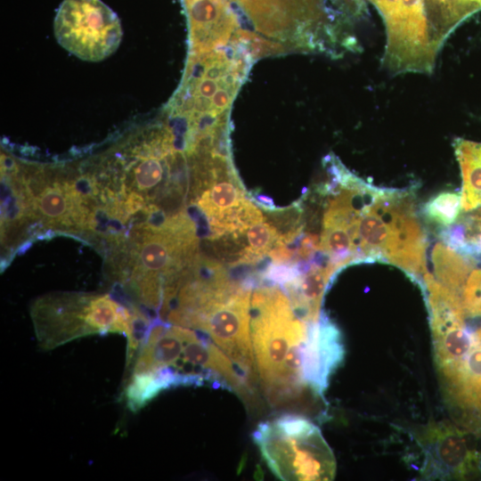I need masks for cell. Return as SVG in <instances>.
Wrapping results in <instances>:
<instances>
[{"label": "cell", "instance_id": "6da1fadb", "mask_svg": "<svg viewBox=\"0 0 481 481\" xmlns=\"http://www.w3.org/2000/svg\"><path fill=\"white\" fill-rule=\"evenodd\" d=\"M125 385L128 409L141 410L160 392L206 383L248 394L252 388L232 362L206 336L163 320L152 322Z\"/></svg>", "mask_w": 481, "mask_h": 481}, {"label": "cell", "instance_id": "7a4b0ae2", "mask_svg": "<svg viewBox=\"0 0 481 481\" xmlns=\"http://www.w3.org/2000/svg\"><path fill=\"white\" fill-rule=\"evenodd\" d=\"M250 288L232 281L223 267H193L169 300L166 322L201 332L252 387L257 372L250 337Z\"/></svg>", "mask_w": 481, "mask_h": 481}, {"label": "cell", "instance_id": "3957f363", "mask_svg": "<svg viewBox=\"0 0 481 481\" xmlns=\"http://www.w3.org/2000/svg\"><path fill=\"white\" fill-rule=\"evenodd\" d=\"M307 333L308 323L279 287L254 291L250 301L253 354L262 390L273 407L297 405L309 387L304 376Z\"/></svg>", "mask_w": 481, "mask_h": 481}, {"label": "cell", "instance_id": "277c9868", "mask_svg": "<svg viewBox=\"0 0 481 481\" xmlns=\"http://www.w3.org/2000/svg\"><path fill=\"white\" fill-rule=\"evenodd\" d=\"M31 318L39 346L56 348L78 338L119 333L135 350L148 326L147 316L135 306H126L110 294L54 292L31 306Z\"/></svg>", "mask_w": 481, "mask_h": 481}, {"label": "cell", "instance_id": "5b68a950", "mask_svg": "<svg viewBox=\"0 0 481 481\" xmlns=\"http://www.w3.org/2000/svg\"><path fill=\"white\" fill-rule=\"evenodd\" d=\"M359 262H388L420 278L426 272V237L413 197L405 191L376 187L359 216Z\"/></svg>", "mask_w": 481, "mask_h": 481}, {"label": "cell", "instance_id": "8992f818", "mask_svg": "<svg viewBox=\"0 0 481 481\" xmlns=\"http://www.w3.org/2000/svg\"><path fill=\"white\" fill-rule=\"evenodd\" d=\"M263 459L281 480H332L336 462L320 429L306 419L286 414L258 425L253 434Z\"/></svg>", "mask_w": 481, "mask_h": 481}, {"label": "cell", "instance_id": "52a82bcc", "mask_svg": "<svg viewBox=\"0 0 481 481\" xmlns=\"http://www.w3.org/2000/svg\"><path fill=\"white\" fill-rule=\"evenodd\" d=\"M59 44L83 61H99L116 51L122 30L118 16L101 0H63L55 20Z\"/></svg>", "mask_w": 481, "mask_h": 481}, {"label": "cell", "instance_id": "ba28073f", "mask_svg": "<svg viewBox=\"0 0 481 481\" xmlns=\"http://www.w3.org/2000/svg\"><path fill=\"white\" fill-rule=\"evenodd\" d=\"M261 33L293 46L322 52L331 42L321 28L320 0H233Z\"/></svg>", "mask_w": 481, "mask_h": 481}, {"label": "cell", "instance_id": "9c48e42d", "mask_svg": "<svg viewBox=\"0 0 481 481\" xmlns=\"http://www.w3.org/2000/svg\"><path fill=\"white\" fill-rule=\"evenodd\" d=\"M437 370L448 404L481 421V324L453 338Z\"/></svg>", "mask_w": 481, "mask_h": 481}, {"label": "cell", "instance_id": "30bf717a", "mask_svg": "<svg viewBox=\"0 0 481 481\" xmlns=\"http://www.w3.org/2000/svg\"><path fill=\"white\" fill-rule=\"evenodd\" d=\"M424 462L421 469L428 479H465L481 477V456L459 428L434 423L417 434Z\"/></svg>", "mask_w": 481, "mask_h": 481}, {"label": "cell", "instance_id": "8fae6325", "mask_svg": "<svg viewBox=\"0 0 481 481\" xmlns=\"http://www.w3.org/2000/svg\"><path fill=\"white\" fill-rule=\"evenodd\" d=\"M344 355L338 329L322 315L308 323V333L304 348V376L310 389L323 395L328 380L340 364Z\"/></svg>", "mask_w": 481, "mask_h": 481}, {"label": "cell", "instance_id": "7c38bea8", "mask_svg": "<svg viewBox=\"0 0 481 481\" xmlns=\"http://www.w3.org/2000/svg\"><path fill=\"white\" fill-rule=\"evenodd\" d=\"M195 47L200 52L225 46L238 20L224 0H185Z\"/></svg>", "mask_w": 481, "mask_h": 481}, {"label": "cell", "instance_id": "4fadbf2b", "mask_svg": "<svg viewBox=\"0 0 481 481\" xmlns=\"http://www.w3.org/2000/svg\"><path fill=\"white\" fill-rule=\"evenodd\" d=\"M336 270L330 265H313L302 275H296L284 283L286 294L298 315L306 322L320 317L321 302Z\"/></svg>", "mask_w": 481, "mask_h": 481}, {"label": "cell", "instance_id": "5bb4252c", "mask_svg": "<svg viewBox=\"0 0 481 481\" xmlns=\"http://www.w3.org/2000/svg\"><path fill=\"white\" fill-rule=\"evenodd\" d=\"M453 148L462 177V208L472 210L481 206V143L456 138Z\"/></svg>", "mask_w": 481, "mask_h": 481}, {"label": "cell", "instance_id": "9a60e30c", "mask_svg": "<svg viewBox=\"0 0 481 481\" xmlns=\"http://www.w3.org/2000/svg\"><path fill=\"white\" fill-rule=\"evenodd\" d=\"M432 262L436 280L449 289L459 294L469 271V263L461 255L444 243L435 245L432 252Z\"/></svg>", "mask_w": 481, "mask_h": 481}, {"label": "cell", "instance_id": "2e32d148", "mask_svg": "<svg viewBox=\"0 0 481 481\" xmlns=\"http://www.w3.org/2000/svg\"><path fill=\"white\" fill-rule=\"evenodd\" d=\"M461 208V195L443 192L424 204L422 213L429 222L448 227L455 222Z\"/></svg>", "mask_w": 481, "mask_h": 481}, {"label": "cell", "instance_id": "e0dca14e", "mask_svg": "<svg viewBox=\"0 0 481 481\" xmlns=\"http://www.w3.org/2000/svg\"><path fill=\"white\" fill-rule=\"evenodd\" d=\"M249 245L242 255L244 260H255L268 253L280 235L275 227L264 220L252 224L247 233Z\"/></svg>", "mask_w": 481, "mask_h": 481}, {"label": "cell", "instance_id": "ac0fdd59", "mask_svg": "<svg viewBox=\"0 0 481 481\" xmlns=\"http://www.w3.org/2000/svg\"><path fill=\"white\" fill-rule=\"evenodd\" d=\"M462 289L461 302L465 313L481 316V269L471 272Z\"/></svg>", "mask_w": 481, "mask_h": 481}, {"label": "cell", "instance_id": "d6986e66", "mask_svg": "<svg viewBox=\"0 0 481 481\" xmlns=\"http://www.w3.org/2000/svg\"><path fill=\"white\" fill-rule=\"evenodd\" d=\"M452 26L456 29L473 13L481 11V0H442Z\"/></svg>", "mask_w": 481, "mask_h": 481}]
</instances>
